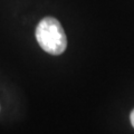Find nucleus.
I'll list each match as a JSON object with an SVG mask.
<instances>
[{
	"mask_svg": "<svg viewBox=\"0 0 134 134\" xmlns=\"http://www.w3.org/2000/svg\"><path fill=\"white\" fill-rule=\"evenodd\" d=\"M131 124L133 125V127H134V110L131 113Z\"/></svg>",
	"mask_w": 134,
	"mask_h": 134,
	"instance_id": "nucleus-2",
	"label": "nucleus"
},
{
	"mask_svg": "<svg viewBox=\"0 0 134 134\" xmlns=\"http://www.w3.org/2000/svg\"><path fill=\"white\" fill-rule=\"evenodd\" d=\"M36 38L41 48L50 55H60L67 47V38L60 23L53 17L41 19L36 28Z\"/></svg>",
	"mask_w": 134,
	"mask_h": 134,
	"instance_id": "nucleus-1",
	"label": "nucleus"
}]
</instances>
